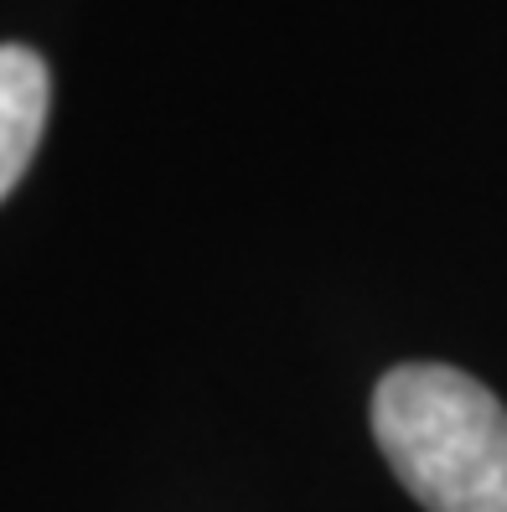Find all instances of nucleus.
<instances>
[{
    "instance_id": "f257e3e1",
    "label": "nucleus",
    "mask_w": 507,
    "mask_h": 512,
    "mask_svg": "<svg viewBox=\"0 0 507 512\" xmlns=\"http://www.w3.org/2000/svg\"><path fill=\"white\" fill-rule=\"evenodd\" d=\"M373 440L425 512H507V409L445 363H404L373 388Z\"/></svg>"
},
{
    "instance_id": "f03ea898",
    "label": "nucleus",
    "mask_w": 507,
    "mask_h": 512,
    "mask_svg": "<svg viewBox=\"0 0 507 512\" xmlns=\"http://www.w3.org/2000/svg\"><path fill=\"white\" fill-rule=\"evenodd\" d=\"M47 104H52L47 63L21 42H0V202L16 192V182L37 156Z\"/></svg>"
}]
</instances>
